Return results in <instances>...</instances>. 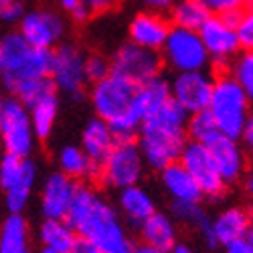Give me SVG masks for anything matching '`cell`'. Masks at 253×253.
Listing matches in <instances>:
<instances>
[{
  "mask_svg": "<svg viewBox=\"0 0 253 253\" xmlns=\"http://www.w3.org/2000/svg\"><path fill=\"white\" fill-rule=\"evenodd\" d=\"M79 239L99 247L103 253H134L120 213L91 186H79L65 217Z\"/></svg>",
  "mask_w": 253,
  "mask_h": 253,
  "instance_id": "1",
  "label": "cell"
},
{
  "mask_svg": "<svg viewBox=\"0 0 253 253\" xmlns=\"http://www.w3.org/2000/svg\"><path fill=\"white\" fill-rule=\"evenodd\" d=\"M186 114L170 99L166 105L146 118L138 128V150L144 164L152 170H164L178 162L186 144Z\"/></svg>",
  "mask_w": 253,
  "mask_h": 253,
  "instance_id": "2",
  "label": "cell"
},
{
  "mask_svg": "<svg viewBox=\"0 0 253 253\" xmlns=\"http://www.w3.org/2000/svg\"><path fill=\"white\" fill-rule=\"evenodd\" d=\"M134 87L136 85L112 73L97 83H91L89 99L95 118L110 126L118 142L132 140L140 128V120L132 110Z\"/></svg>",
  "mask_w": 253,
  "mask_h": 253,
  "instance_id": "3",
  "label": "cell"
},
{
  "mask_svg": "<svg viewBox=\"0 0 253 253\" xmlns=\"http://www.w3.org/2000/svg\"><path fill=\"white\" fill-rule=\"evenodd\" d=\"M51 51L35 49L18 33L0 37V79L12 89L29 79H49Z\"/></svg>",
  "mask_w": 253,
  "mask_h": 253,
  "instance_id": "4",
  "label": "cell"
},
{
  "mask_svg": "<svg viewBox=\"0 0 253 253\" xmlns=\"http://www.w3.org/2000/svg\"><path fill=\"white\" fill-rule=\"evenodd\" d=\"M251 95L245 93L229 75H223L213 81V91L207 105L211 120L221 136L239 140L241 132L251 120L249 116Z\"/></svg>",
  "mask_w": 253,
  "mask_h": 253,
  "instance_id": "5",
  "label": "cell"
},
{
  "mask_svg": "<svg viewBox=\"0 0 253 253\" xmlns=\"http://www.w3.org/2000/svg\"><path fill=\"white\" fill-rule=\"evenodd\" d=\"M144 168L146 164L138 150V144L134 140H124L116 142L108 156L99 162L97 176L108 188L124 191L128 186L140 184L144 176Z\"/></svg>",
  "mask_w": 253,
  "mask_h": 253,
  "instance_id": "6",
  "label": "cell"
},
{
  "mask_svg": "<svg viewBox=\"0 0 253 253\" xmlns=\"http://www.w3.org/2000/svg\"><path fill=\"white\" fill-rule=\"evenodd\" d=\"M162 63L176 73H191V71H205L211 61L207 49L197 31H186L178 27H170L168 37L162 45Z\"/></svg>",
  "mask_w": 253,
  "mask_h": 253,
  "instance_id": "7",
  "label": "cell"
},
{
  "mask_svg": "<svg viewBox=\"0 0 253 253\" xmlns=\"http://www.w3.org/2000/svg\"><path fill=\"white\" fill-rule=\"evenodd\" d=\"M0 144L4 154L29 158L37 148V136L33 132L29 110L18 99H6L0 116Z\"/></svg>",
  "mask_w": 253,
  "mask_h": 253,
  "instance_id": "8",
  "label": "cell"
},
{
  "mask_svg": "<svg viewBox=\"0 0 253 253\" xmlns=\"http://www.w3.org/2000/svg\"><path fill=\"white\" fill-rule=\"evenodd\" d=\"M237 14H211L197 31L207 49L209 61L217 69L229 67L231 61L241 51L237 37H235V29H233Z\"/></svg>",
  "mask_w": 253,
  "mask_h": 253,
  "instance_id": "9",
  "label": "cell"
},
{
  "mask_svg": "<svg viewBox=\"0 0 253 253\" xmlns=\"http://www.w3.org/2000/svg\"><path fill=\"white\" fill-rule=\"evenodd\" d=\"M49 79L53 87L79 97L85 87V53L73 43H61L51 51V71Z\"/></svg>",
  "mask_w": 253,
  "mask_h": 253,
  "instance_id": "10",
  "label": "cell"
},
{
  "mask_svg": "<svg viewBox=\"0 0 253 253\" xmlns=\"http://www.w3.org/2000/svg\"><path fill=\"white\" fill-rule=\"evenodd\" d=\"M178 164L191 174L203 197L221 199L227 193V184L221 178L217 166L209 154V148L199 142H186L180 152Z\"/></svg>",
  "mask_w": 253,
  "mask_h": 253,
  "instance_id": "11",
  "label": "cell"
},
{
  "mask_svg": "<svg viewBox=\"0 0 253 253\" xmlns=\"http://www.w3.org/2000/svg\"><path fill=\"white\" fill-rule=\"evenodd\" d=\"M110 69L112 75L126 79L132 85H140V83L160 75L162 59L156 51L142 49L128 41L114 53L110 61Z\"/></svg>",
  "mask_w": 253,
  "mask_h": 253,
  "instance_id": "12",
  "label": "cell"
},
{
  "mask_svg": "<svg viewBox=\"0 0 253 253\" xmlns=\"http://www.w3.org/2000/svg\"><path fill=\"white\" fill-rule=\"evenodd\" d=\"M67 33L65 20L61 14L53 10H31L25 12L18 23V35L35 49L53 51L57 45H61L63 37Z\"/></svg>",
  "mask_w": 253,
  "mask_h": 253,
  "instance_id": "13",
  "label": "cell"
},
{
  "mask_svg": "<svg viewBox=\"0 0 253 253\" xmlns=\"http://www.w3.org/2000/svg\"><path fill=\"white\" fill-rule=\"evenodd\" d=\"M213 81L215 79L207 71L176 73L170 83V99L186 116L205 112L213 91Z\"/></svg>",
  "mask_w": 253,
  "mask_h": 253,
  "instance_id": "14",
  "label": "cell"
},
{
  "mask_svg": "<svg viewBox=\"0 0 253 253\" xmlns=\"http://www.w3.org/2000/svg\"><path fill=\"white\" fill-rule=\"evenodd\" d=\"M209 154L213 158L217 170L221 174V178L225 180V184H233L237 180H241L247 172V156L243 152V148L239 146V140H231L227 136H213L207 144Z\"/></svg>",
  "mask_w": 253,
  "mask_h": 253,
  "instance_id": "15",
  "label": "cell"
},
{
  "mask_svg": "<svg viewBox=\"0 0 253 253\" xmlns=\"http://www.w3.org/2000/svg\"><path fill=\"white\" fill-rule=\"evenodd\" d=\"M77 188L79 184L65 174L61 172L49 174L43 182V191H41V211H43V217L65 219L75 199Z\"/></svg>",
  "mask_w": 253,
  "mask_h": 253,
  "instance_id": "16",
  "label": "cell"
},
{
  "mask_svg": "<svg viewBox=\"0 0 253 253\" xmlns=\"http://www.w3.org/2000/svg\"><path fill=\"white\" fill-rule=\"evenodd\" d=\"M251 235V215L243 207H227L209 223V245H229Z\"/></svg>",
  "mask_w": 253,
  "mask_h": 253,
  "instance_id": "17",
  "label": "cell"
},
{
  "mask_svg": "<svg viewBox=\"0 0 253 253\" xmlns=\"http://www.w3.org/2000/svg\"><path fill=\"white\" fill-rule=\"evenodd\" d=\"M170 31V25L162 14H152V12H138L128 27L130 43L148 49V51H160L164 41Z\"/></svg>",
  "mask_w": 253,
  "mask_h": 253,
  "instance_id": "18",
  "label": "cell"
},
{
  "mask_svg": "<svg viewBox=\"0 0 253 253\" xmlns=\"http://www.w3.org/2000/svg\"><path fill=\"white\" fill-rule=\"evenodd\" d=\"M170 101V83H168L162 75H156L148 81L140 83L134 87V97H132V110L140 124L154 116L162 105Z\"/></svg>",
  "mask_w": 253,
  "mask_h": 253,
  "instance_id": "19",
  "label": "cell"
},
{
  "mask_svg": "<svg viewBox=\"0 0 253 253\" xmlns=\"http://www.w3.org/2000/svg\"><path fill=\"white\" fill-rule=\"evenodd\" d=\"M160 184L166 191V195L172 199V203H184V205H199L203 195L199 191V186L191 178L184 168L174 162L170 166H166L164 170H160Z\"/></svg>",
  "mask_w": 253,
  "mask_h": 253,
  "instance_id": "20",
  "label": "cell"
},
{
  "mask_svg": "<svg viewBox=\"0 0 253 253\" xmlns=\"http://www.w3.org/2000/svg\"><path fill=\"white\" fill-rule=\"evenodd\" d=\"M118 209H120L122 217L130 225L140 227L146 219L156 213V203H154V197L150 195V191H146L140 184H134V186H128V188H124V191H120Z\"/></svg>",
  "mask_w": 253,
  "mask_h": 253,
  "instance_id": "21",
  "label": "cell"
},
{
  "mask_svg": "<svg viewBox=\"0 0 253 253\" xmlns=\"http://www.w3.org/2000/svg\"><path fill=\"white\" fill-rule=\"evenodd\" d=\"M118 140L114 138V132L110 130V126L93 118L85 124V128L81 132V146L79 148L87 154L89 160H93L97 166L99 162L108 156V152L114 148V144Z\"/></svg>",
  "mask_w": 253,
  "mask_h": 253,
  "instance_id": "22",
  "label": "cell"
},
{
  "mask_svg": "<svg viewBox=\"0 0 253 253\" xmlns=\"http://www.w3.org/2000/svg\"><path fill=\"white\" fill-rule=\"evenodd\" d=\"M140 233H142L144 245H150V247L170 251L174 243H178V229L174 219L166 213H160V211H156L152 217H148L140 225Z\"/></svg>",
  "mask_w": 253,
  "mask_h": 253,
  "instance_id": "23",
  "label": "cell"
},
{
  "mask_svg": "<svg viewBox=\"0 0 253 253\" xmlns=\"http://www.w3.org/2000/svg\"><path fill=\"white\" fill-rule=\"evenodd\" d=\"M57 162L61 168L59 172L73 178L75 182L97 176V164L93 160H89L87 154L83 152L79 146H65V148H61Z\"/></svg>",
  "mask_w": 253,
  "mask_h": 253,
  "instance_id": "24",
  "label": "cell"
},
{
  "mask_svg": "<svg viewBox=\"0 0 253 253\" xmlns=\"http://www.w3.org/2000/svg\"><path fill=\"white\" fill-rule=\"evenodd\" d=\"M57 114H59V97L55 91L41 97L37 103H33L29 108V118H31V126L37 140H45L51 136L57 122Z\"/></svg>",
  "mask_w": 253,
  "mask_h": 253,
  "instance_id": "25",
  "label": "cell"
},
{
  "mask_svg": "<svg viewBox=\"0 0 253 253\" xmlns=\"http://www.w3.org/2000/svg\"><path fill=\"white\" fill-rule=\"evenodd\" d=\"M39 239L45 249L69 253L77 241V235L65 219H45L39 227Z\"/></svg>",
  "mask_w": 253,
  "mask_h": 253,
  "instance_id": "26",
  "label": "cell"
},
{
  "mask_svg": "<svg viewBox=\"0 0 253 253\" xmlns=\"http://www.w3.org/2000/svg\"><path fill=\"white\" fill-rule=\"evenodd\" d=\"M0 253H31L29 223L23 215H8L0 227Z\"/></svg>",
  "mask_w": 253,
  "mask_h": 253,
  "instance_id": "27",
  "label": "cell"
},
{
  "mask_svg": "<svg viewBox=\"0 0 253 253\" xmlns=\"http://www.w3.org/2000/svg\"><path fill=\"white\" fill-rule=\"evenodd\" d=\"M209 16L211 12L201 0H174L170 8L172 27L186 29V31H199Z\"/></svg>",
  "mask_w": 253,
  "mask_h": 253,
  "instance_id": "28",
  "label": "cell"
},
{
  "mask_svg": "<svg viewBox=\"0 0 253 253\" xmlns=\"http://www.w3.org/2000/svg\"><path fill=\"white\" fill-rule=\"evenodd\" d=\"M35 184H37V166L31 160L25 174H23V178H20L14 186H10L8 191H4L6 193V207L10 211V215H20L27 209Z\"/></svg>",
  "mask_w": 253,
  "mask_h": 253,
  "instance_id": "29",
  "label": "cell"
},
{
  "mask_svg": "<svg viewBox=\"0 0 253 253\" xmlns=\"http://www.w3.org/2000/svg\"><path fill=\"white\" fill-rule=\"evenodd\" d=\"M172 217L178 219L180 223L193 227L195 231L205 237V241L209 243V217L201 209V205H184V203H172Z\"/></svg>",
  "mask_w": 253,
  "mask_h": 253,
  "instance_id": "30",
  "label": "cell"
},
{
  "mask_svg": "<svg viewBox=\"0 0 253 253\" xmlns=\"http://www.w3.org/2000/svg\"><path fill=\"white\" fill-rule=\"evenodd\" d=\"M14 93V99H18L20 103L29 110L33 103H37L41 97H45L47 93L55 91L51 79H29V81H20L10 89Z\"/></svg>",
  "mask_w": 253,
  "mask_h": 253,
  "instance_id": "31",
  "label": "cell"
},
{
  "mask_svg": "<svg viewBox=\"0 0 253 253\" xmlns=\"http://www.w3.org/2000/svg\"><path fill=\"white\" fill-rule=\"evenodd\" d=\"M217 128L215 122L211 120L209 112H199L186 118V138L191 136V142H199V144H207L213 136H217Z\"/></svg>",
  "mask_w": 253,
  "mask_h": 253,
  "instance_id": "32",
  "label": "cell"
},
{
  "mask_svg": "<svg viewBox=\"0 0 253 253\" xmlns=\"http://www.w3.org/2000/svg\"><path fill=\"white\" fill-rule=\"evenodd\" d=\"M231 79H233L237 85L251 95L253 91V53L251 51H243L239 53L233 61H231Z\"/></svg>",
  "mask_w": 253,
  "mask_h": 253,
  "instance_id": "33",
  "label": "cell"
},
{
  "mask_svg": "<svg viewBox=\"0 0 253 253\" xmlns=\"http://www.w3.org/2000/svg\"><path fill=\"white\" fill-rule=\"evenodd\" d=\"M29 162H31L29 158L2 154V158H0V188H2V191H8L10 186H14L20 178H23Z\"/></svg>",
  "mask_w": 253,
  "mask_h": 253,
  "instance_id": "34",
  "label": "cell"
},
{
  "mask_svg": "<svg viewBox=\"0 0 253 253\" xmlns=\"http://www.w3.org/2000/svg\"><path fill=\"white\" fill-rule=\"evenodd\" d=\"M233 29H235V37H237L239 47L245 51H251V47H253V14H251V8L237 14Z\"/></svg>",
  "mask_w": 253,
  "mask_h": 253,
  "instance_id": "35",
  "label": "cell"
},
{
  "mask_svg": "<svg viewBox=\"0 0 253 253\" xmlns=\"http://www.w3.org/2000/svg\"><path fill=\"white\" fill-rule=\"evenodd\" d=\"M211 14H237L251 8V0H201Z\"/></svg>",
  "mask_w": 253,
  "mask_h": 253,
  "instance_id": "36",
  "label": "cell"
},
{
  "mask_svg": "<svg viewBox=\"0 0 253 253\" xmlns=\"http://www.w3.org/2000/svg\"><path fill=\"white\" fill-rule=\"evenodd\" d=\"M112 73L110 61L103 55H85V79L89 83H97Z\"/></svg>",
  "mask_w": 253,
  "mask_h": 253,
  "instance_id": "37",
  "label": "cell"
},
{
  "mask_svg": "<svg viewBox=\"0 0 253 253\" xmlns=\"http://www.w3.org/2000/svg\"><path fill=\"white\" fill-rule=\"evenodd\" d=\"M23 14H25L23 4H20L18 0H14V2H10V4L0 6V23L2 25H18Z\"/></svg>",
  "mask_w": 253,
  "mask_h": 253,
  "instance_id": "38",
  "label": "cell"
},
{
  "mask_svg": "<svg viewBox=\"0 0 253 253\" xmlns=\"http://www.w3.org/2000/svg\"><path fill=\"white\" fill-rule=\"evenodd\" d=\"M61 8L69 12L73 20H77V23H85V20L89 18V10L81 4V0H59Z\"/></svg>",
  "mask_w": 253,
  "mask_h": 253,
  "instance_id": "39",
  "label": "cell"
},
{
  "mask_svg": "<svg viewBox=\"0 0 253 253\" xmlns=\"http://www.w3.org/2000/svg\"><path fill=\"white\" fill-rule=\"evenodd\" d=\"M174 0H142V6L146 12H152V14H162L164 12H170Z\"/></svg>",
  "mask_w": 253,
  "mask_h": 253,
  "instance_id": "40",
  "label": "cell"
},
{
  "mask_svg": "<svg viewBox=\"0 0 253 253\" xmlns=\"http://www.w3.org/2000/svg\"><path fill=\"white\" fill-rule=\"evenodd\" d=\"M225 253H253V241H251V235L243 237V239H237L233 243L225 245Z\"/></svg>",
  "mask_w": 253,
  "mask_h": 253,
  "instance_id": "41",
  "label": "cell"
},
{
  "mask_svg": "<svg viewBox=\"0 0 253 253\" xmlns=\"http://www.w3.org/2000/svg\"><path fill=\"white\" fill-rule=\"evenodd\" d=\"M116 2H118V0H81V4L89 10V14H91V12H103V10H110Z\"/></svg>",
  "mask_w": 253,
  "mask_h": 253,
  "instance_id": "42",
  "label": "cell"
},
{
  "mask_svg": "<svg viewBox=\"0 0 253 253\" xmlns=\"http://www.w3.org/2000/svg\"><path fill=\"white\" fill-rule=\"evenodd\" d=\"M69 253H103V251H101L99 247H95L93 243L77 237V241H75V245H73V249H71Z\"/></svg>",
  "mask_w": 253,
  "mask_h": 253,
  "instance_id": "43",
  "label": "cell"
},
{
  "mask_svg": "<svg viewBox=\"0 0 253 253\" xmlns=\"http://www.w3.org/2000/svg\"><path fill=\"white\" fill-rule=\"evenodd\" d=\"M239 140H243L245 142V146H251L253 144V120H249L247 122V126L243 128V132H241V138Z\"/></svg>",
  "mask_w": 253,
  "mask_h": 253,
  "instance_id": "44",
  "label": "cell"
},
{
  "mask_svg": "<svg viewBox=\"0 0 253 253\" xmlns=\"http://www.w3.org/2000/svg\"><path fill=\"white\" fill-rule=\"evenodd\" d=\"M134 253H170L166 249H158V247H150V245H134Z\"/></svg>",
  "mask_w": 253,
  "mask_h": 253,
  "instance_id": "45",
  "label": "cell"
},
{
  "mask_svg": "<svg viewBox=\"0 0 253 253\" xmlns=\"http://www.w3.org/2000/svg\"><path fill=\"white\" fill-rule=\"evenodd\" d=\"M170 253H197V249H193L188 243H174V247L170 249Z\"/></svg>",
  "mask_w": 253,
  "mask_h": 253,
  "instance_id": "46",
  "label": "cell"
},
{
  "mask_svg": "<svg viewBox=\"0 0 253 253\" xmlns=\"http://www.w3.org/2000/svg\"><path fill=\"white\" fill-rule=\"evenodd\" d=\"M2 103H4V99H2V89H0V116H2Z\"/></svg>",
  "mask_w": 253,
  "mask_h": 253,
  "instance_id": "47",
  "label": "cell"
},
{
  "mask_svg": "<svg viewBox=\"0 0 253 253\" xmlns=\"http://www.w3.org/2000/svg\"><path fill=\"white\" fill-rule=\"evenodd\" d=\"M41 253H61V251H53V249H45L43 247V249H41Z\"/></svg>",
  "mask_w": 253,
  "mask_h": 253,
  "instance_id": "48",
  "label": "cell"
},
{
  "mask_svg": "<svg viewBox=\"0 0 253 253\" xmlns=\"http://www.w3.org/2000/svg\"><path fill=\"white\" fill-rule=\"evenodd\" d=\"M10 2H14V0H0V6H4V4H10Z\"/></svg>",
  "mask_w": 253,
  "mask_h": 253,
  "instance_id": "49",
  "label": "cell"
},
{
  "mask_svg": "<svg viewBox=\"0 0 253 253\" xmlns=\"http://www.w3.org/2000/svg\"><path fill=\"white\" fill-rule=\"evenodd\" d=\"M0 158H2V152H0Z\"/></svg>",
  "mask_w": 253,
  "mask_h": 253,
  "instance_id": "50",
  "label": "cell"
}]
</instances>
